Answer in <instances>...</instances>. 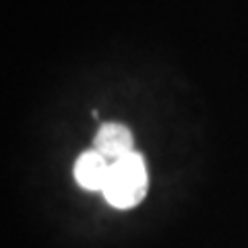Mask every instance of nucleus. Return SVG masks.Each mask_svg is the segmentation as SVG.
Segmentation results:
<instances>
[{
  "label": "nucleus",
  "instance_id": "3",
  "mask_svg": "<svg viewBox=\"0 0 248 248\" xmlns=\"http://www.w3.org/2000/svg\"><path fill=\"white\" fill-rule=\"evenodd\" d=\"M133 133L118 122H106L99 126V133L95 137V149L97 153H102L106 159H120L124 155L133 153Z\"/></svg>",
  "mask_w": 248,
  "mask_h": 248
},
{
  "label": "nucleus",
  "instance_id": "1",
  "mask_svg": "<svg viewBox=\"0 0 248 248\" xmlns=\"http://www.w3.org/2000/svg\"><path fill=\"white\" fill-rule=\"evenodd\" d=\"M147 195V170L137 151L112 161L110 178L104 188L106 201L116 209L137 207Z\"/></svg>",
  "mask_w": 248,
  "mask_h": 248
},
{
  "label": "nucleus",
  "instance_id": "2",
  "mask_svg": "<svg viewBox=\"0 0 248 248\" xmlns=\"http://www.w3.org/2000/svg\"><path fill=\"white\" fill-rule=\"evenodd\" d=\"M112 164L108 161L102 153L95 149H89L79 155L75 161V180L83 186L85 190H102L106 188L108 178H110Z\"/></svg>",
  "mask_w": 248,
  "mask_h": 248
}]
</instances>
